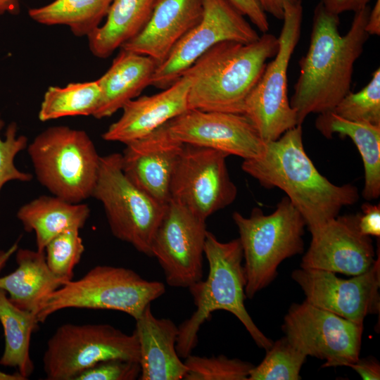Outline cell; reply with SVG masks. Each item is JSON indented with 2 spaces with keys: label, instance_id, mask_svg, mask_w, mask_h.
Returning a JSON list of instances; mask_svg holds the SVG:
<instances>
[{
  "label": "cell",
  "instance_id": "cell-1",
  "mask_svg": "<svg viewBox=\"0 0 380 380\" xmlns=\"http://www.w3.org/2000/svg\"><path fill=\"white\" fill-rule=\"evenodd\" d=\"M370 8L355 12L350 27L342 36L339 17L321 2L314 9L310 44L299 61L300 73L290 104L302 125L311 113L331 111L350 92L355 61L369 38L365 26Z\"/></svg>",
  "mask_w": 380,
  "mask_h": 380
},
{
  "label": "cell",
  "instance_id": "cell-2",
  "mask_svg": "<svg viewBox=\"0 0 380 380\" xmlns=\"http://www.w3.org/2000/svg\"><path fill=\"white\" fill-rule=\"evenodd\" d=\"M241 168L264 187L284 191L308 229L338 216L343 207L359 200L355 186L336 185L317 170L304 149L302 125L265 142L261 154L243 160Z\"/></svg>",
  "mask_w": 380,
  "mask_h": 380
},
{
  "label": "cell",
  "instance_id": "cell-3",
  "mask_svg": "<svg viewBox=\"0 0 380 380\" xmlns=\"http://www.w3.org/2000/svg\"><path fill=\"white\" fill-rule=\"evenodd\" d=\"M278 48V37L267 32L251 43L213 46L183 73L189 80V109L243 114L247 96Z\"/></svg>",
  "mask_w": 380,
  "mask_h": 380
},
{
  "label": "cell",
  "instance_id": "cell-4",
  "mask_svg": "<svg viewBox=\"0 0 380 380\" xmlns=\"http://www.w3.org/2000/svg\"><path fill=\"white\" fill-rule=\"evenodd\" d=\"M204 255L208 262V275L205 280L201 279L188 288L196 310L178 327L176 349L179 356L186 358L191 354L198 343L201 325L217 310L234 315L255 344L268 350L273 341L254 323L244 305L246 277L239 239L222 242L208 231Z\"/></svg>",
  "mask_w": 380,
  "mask_h": 380
},
{
  "label": "cell",
  "instance_id": "cell-5",
  "mask_svg": "<svg viewBox=\"0 0 380 380\" xmlns=\"http://www.w3.org/2000/svg\"><path fill=\"white\" fill-rule=\"evenodd\" d=\"M232 218L243 250L245 293L252 299L275 279L284 260L303 252L306 222L287 196L270 215L254 208L248 217L234 212Z\"/></svg>",
  "mask_w": 380,
  "mask_h": 380
},
{
  "label": "cell",
  "instance_id": "cell-6",
  "mask_svg": "<svg viewBox=\"0 0 380 380\" xmlns=\"http://www.w3.org/2000/svg\"><path fill=\"white\" fill-rule=\"evenodd\" d=\"M39 182L53 196L72 203L91 197L100 156L88 134L68 126H52L27 146Z\"/></svg>",
  "mask_w": 380,
  "mask_h": 380
},
{
  "label": "cell",
  "instance_id": "cell-7",
  "mask_svg": "<svg viewBox=\"0 0 380 380\" xmlns=\"http://www.w3.org/2000/svg\"><path fill=\"white\" fill-rule=\"evenodd\" d=\"M165 292L158 281H148L132 270L97 265L80 279L70 280L48 295L35 315L44 322L67 308L118 310L137 319L152 301Z\"/></svg>",
  "mask_w": 380,
  "mask_h": 380
},
{
  "label": "cell",
  "instance_id": "cell-8",
  "mask_svg": "<svg viewBox=\"0 0 380 380\" xmlns=\"http://www.w3.org/2000/svg\"><path fill=\"white\" fill-rule=\"evenodd\" d=\"M91 197L101 203L115 238L152 257V241L167 204L158 203L125 176L120 153L100 157Z\"/></svg>",
  "mask_w": 380,
  "mask_h": 380
},
{
  "label": "cell",
  "instance_id": "cell-9",
  "mask_svg": "<svg viewBox=\"0 0 380 380\" xmlns=\"http://www.w3.org/2000/svg\"><path fill=\"white\" fill-rule=\"evenodd\" d=\"M300 1L284 4L279 48L267 63L259 80L247 96L243 110L264 142L279 139L298 125L297 116L288 98V68L301 32Z\"/></svg>",
  "mask_w": 380,
  "mask_h": 380
},
{
  "label": "cell",
  "instance_id": "cell-10",
  "mask_svg": "<svg viewBox=\"0 0 380 380\" xmlns=\"http://www.w3.org/2000/svg\"><path fill=\"white\" fill-rule=\"evenodd\" d=\"M118 358L139 361L136 332L127 334L108 324H64L46 343L42 362L48 380H75L87 369Z\"/></svg>",
  "mask_w": 380,
  "mask_h": 380
},
{
  "label": "cell",
  "instance_id": "cell-11",
  "mask_svg": "<svg viewBox=\"0 0 380 380\" xmlns=\"http://www.w3.org/2000/svg\"><path fill=\"white\" fill-rule=\"evenodd\" d=\"M281 329L289 341L307 357L325 360L323 367H348L360 358L363 324L306 300L291 304Z\"/></svg>",
  "mask_w": 380,
  "mask_h": 380
},
{
  "label": "cell",
  "instance_id": "cell-12",
  "mask_svg": "<svg viewBox=\"0 0 380 380\" xmlns=\"http://www.w3.org/2000/svg\"><path fill=\"white\" fill-rule=\"evenodd\" d=\"M258 33L229 0H203V14L158 65L151 86L164 89L172 85L205 52L223 41L251 43Z\"/></svg>",
  "mask_w": 380,
  "mask_h": 380
},
{
  "label": "cell",
  "instance_id": "cell-13",
  "mask_svg": "<svg viewBox=\"0 0 380 380\" xmlns=\"http://www.w3.org/2000/svg\"><path fill=\"white\" fill-rule=\"evenodd\" d=\"M228 154L184 144L171 179L170 199L206 220L232 203L237 188L226 163Z\"/></svg>",
  "mask_w": 380,
  "mask_h": 380
},
{
  "label": "cell",
  "instance_id": "cell-14",
  "mask_svg": "<svg viewBox=\"0 0 380 380\" xmlns=\"http://www.w3.org/2000/svg\"><path fill=\"white\" fill-rule=\"evenodd\" d=\"M205 221L174 200L167 203L152 241L151 255L169 286L189 288L202 279Z\"/></svg>",
  "mask_w": 380,
  "mask_h": 380
},
{
  "label": "cell",
  "instance_id": "cell-15",
  "mask_svg": "<svg viewBox=\"0 0 380 380\" xmlns=\"http://www.w3.org/2000/svg\"><path fill=\"white\" fill-rule=\"evenodd\" d=\"M311 304L351 322L363 324L365 317L380 310V257L366 272L341 279L336 273L296 269L291 273Z\"/></svg>",
  "mask_w": 380,
  "mask_h": 380
},
{
  "label": "cell",
  "instance_id": "cell-16",
  "mask_svg": "<svg viewBox=\"0 0 380 380\" xmlns=\"http://www.w3.org/2000/svg\"><path fill=\"white\" fill-rule=\"evenodd\" d=\"M182 144L208 148L245 159L261 154L265 142L243 114L188 109L166 123Z\"/></svg>",
  "mask_w": 380,
  "mask_h": 380
},
{
  "label": "cell",
  "instance_id": "cell-17",
  "mask_svg": "<svg viewBox=\"0 0 380 380\" xmlns=\"http://www.w3.org/2000/svg\"><path fill=\"white\" fill-rule=\"evenodd\" d=\"M310 246L300 267L356 276L375 262L371 237L360 232L357 215L336 216L309 229Z\"/></svg>",
  "mask_w": 380,
  "mask_h": 380
},
{
  "label": "cell",
  "instance_id": "cell-18",
  "mask_svg": "<svg viewBox=\"0 0 380 380\" xmlns=\"http://www.w3.org/2000/svg\"><path fill=\"white\" fill-rule=\"evenodd\" d=\"M121 166L125 176L158 203L170 200V184L184 144L173 138L166 123L148 135L125 144Z\"/></svg>",
  "mask_w": 380,
  "mask_h": 380
},
{
  "label": "cell",
  "instance_id": "cell-19",
  "mask_svg": "<svg viewBox=\"0 0 380 380\" xmlns=\"http://www.w3.org/2000/svg\"><path fill=\"white\" fill-rule=\"evenodd\" d=\"M189 80L182 75L172 85L151 96L128 101L121 117L102 134L125 144L146 137L189 109Z\"/></svg>",
  "mask_w": 380,
  "mask_h": 380
},
{
  "label": "cell",
  "instance_id": "cell-20",
  "mask_svg": "<svg viewBox=\"0 0 380 380\" xmlns=\"http://www.w3.org/2000/svg\"><path fill=\"white\" fill-rule=\"evenodd\" d=\"M203 14V0H156L144 28L120 49L149 56L158 65Z\"/></svg>",
  "mask_w": 380,
  "mask_h": 380
},
{
  "label": "cell",
  "instance_id": "cell-21",
  "mask_svg": "<svg viewBox=\"0 0 380 380\" xmlns=\"http://www.w3.org/2000/svg\"><path fill=\"white\" fill-rule=\"evenodd\" d=\"M135 321L139 344V379H183L187 368L176 349L178 327L170 319L156 317L151 304Z\"/></svg>",
  "mask_w": 380,
  "mask_h": 380
},
{
  "label": "cell",
  "instance_id": "cell-22",
  "mask_svg": "<svg viewBox=\"0 0 380 380\" xmlns=\"http://www.w3.org/2000/svg\"><path fill=\"white\" fill-rule=\"evenodd\" d=\"M158 66L151 57L120 50L108 70L98 80L101 89L96 119L113 115L151 85Z\"/></svg>",
  "mask_w": 380,
  "mask_h": 380
},
{
  "label": "cell",
  "instance_id": "cell-23",
  "mask_svg": "<svg viewBox=\"0 0 380 380\" xmlns=\"http://www.w3.org/2000/svg\"><path fill=\"white\" fill-rule=\"evenodd\" d=\"M15 253L18 267L0 277V289L15 306L35 313L48 295L68 281L50 270L44 251L18 248Z\"/></svg>",
  "mask_w": 380,
  "mask_h": 380
},
{
  "label": "cell",
  "instance_id": "cell-24",
  "mask_svg": "<svg viewBox=\"0 0 380 380\" xmlns=\"http://www.w3.org/2000/svg\"><path fill=\"white\" fill-rule=\"evenodd\" d=\"M90 215L88 205L72 203L56 196H40L21 206L17 217L24 229L34 232L37 250L44 251L46 244L69 229H80Z\"/></svg>",
  "mask_w": 380,
  "mask_h": 380
},
{
  "label": "cell",
  "instance_id": "cell-25",
  "mask_svg": "<svg viewBox=\"0 0 380 380\" xmlns=\"http://www.w3.org/2000/svg\"><path fill=\"white\" fill-rule=\"evenodd\" d=\"M156 0H113L105 23L88 37L91 53L107 58L144 28Z\"/></svg>",
  "mask_w": 380,
  "mask_h": 380
},
{
  "label": "cell",
  "instance_id": "cell-26",
  "mask_svg": "<svg viewBox=\"0 0 380 380\" xmlns=\"http://www.w3.org/2000/svg\"><path fill=\"white\" fill-rule=\"evenodd\" d=\"M315 127L326 138L334 134L348 137L362 157L365 170L362 196L373 200L380 196V126L343 119L332 111L319 114Z\"/></svg>",
  "mask_w": 380,
  "mask_h": 380
},
{
  "label": "cell",
  "instance_id": "cell-27",
  "mask_svg": "<svg viewBox=\"0 0 380 380\" xmlns=\"http://www.w3.org/2000/svg\"><path fill=\"white\" fill-rule=\"evenodd\" d=\"M0 322L5 336L0 365L15 368L20 376L27 379L34 372L30 345L32 334L39 323L36 315L15 306L6 292L0 289Z\"/></svg>",
  "mask_w": 380,
  "mask_h": 380
},
{
  "label": "cell",
  "instance_id": "cell-28",
  "mask_svg": "<svg viewBox=\"0 0 380 380\" xmlns=\"http://www.w3.org/2000/svg\"><path fill=\"white\" fill-rule=\"evenodd\" d=\"M113 0H54L30 8L29 16L46 25L68 26L76 37H88L106 16Z\"/></svg>",
  "mask_w": 380,
  "mask_h": 380
},
{
  "label": "cell",
  "instance_id": "cell-29",
  "mask_svg": "<svg viewBox=\"0 0 380 380\" xmlns=\"http://www.w3.org/2000/svg\"><path fill=\"white\" fill-rule=\"evenodd\" d=\"M100 99L98 80L70 83L63 87H49L44 95L38 117L46 122L68 116H93Z\"/></svg>",
  "mask_w": 380,
  "mask_h": 380
},
{
  "label": "cell",
  "instance_id": "cell-30",
  "mask_svg": "<svg viewBox=\"0 0 380 380\" xmlns=\"http://www.w3.org/2000/svg\"><path fill=\"white\" fill-rule=\"evenodd\" d=\"M266 355L253 366L248 380H299L300 372L307 356L284 336L273 342Z\"/></svg>",
  "mask_w": 380,
  "mask_h": 380
},
{
  "label": "cell",
  "instance_id": "cell-31",
  "mask_svg": "<svg viewBox=\"0 0 380 380\" xmlns=\"http://www.w3.org/2000/svg\"><path fill=\"white\" fill-rule=\"evenodd\" d=\"M349 121L380 126V69L368 84L356 93L346 94L331 110Z\"/></svg>",
  "mask_w": 380,
  "mask_h": 380
},
{
  "label": "cell",
  "instance_id": "cell-32",
  "mask_svg": "<svg viewBox=\"0 0 380 380\" xmlns=\"http://www.w3.org/2000/svg\"><path fill=\"white\" fill-rule=\"evenodd\" d=\"M184 362L187 368L184 380H248L254 366L223 355L207 357L191 354Z\"/></svg>",
  "mask_w": 380,
  "mask_h": 380
},
{
  "label": "cell",
  "instance_id": "cell-33",
  "mask_svg": "<svg viewBox=\"0 0 380 380\" xmlns=\"http://www.w3.org/2000/svg\"><path fill=\"white\" fill-rule=\"evenodd\" d=\"M79 229H69L53 237L44 248L46 263L57 276L72 280L75 267L81 260L84 246Z\"/></svg>",
  "mask_w": 380,
  "mask_h": 380
},
{
  "label": "cell",
  "instance_id": "cell-34",
  "mask_svg": "<svg viewBox=\"0 0 380 380\" xmlns=\"http://www.w3.org/2000/svg\"><path fill=\"white\" fill-rule=\"evenodd\" d=\"M4 122L0 114V131ZM18 126L15 122H11L6 128L5 139L0 137V192L6 183L16 180L30 182L32 175L22 172L15 165V158L18 153L27 146V138L24 135H17Z\"/></svg>",
  "mask_w": 380,
  "mask_h": 380
},
{
  "label": "cell",
  "instance_id": "cell-35",
  "mask_svg": "<svg viewBox=\"0 0 380 380\" xmlns=\"http://www.w3.org/2000/svg\"><path fill=\"white\" fill-rule=\"evenodd\" d=\"M140 374L139 362L113 358L87 369L75 380H134L139 378Z\"/></svg>",
  "mask_w": 380,
  "mask_h": 380
},
{
  "label": "cell",
  "instance_id": "cell-36",
  "mask_svg": "<svg viewBox=\"0 0 380 380\" xmlns=\"http://www.w3.org/2000/svg\"><path fill=\"white\" fill-rule=\"evenodd\" d=\"M230 3L255 25L259 31L266 33L270 24L266 13L257 0H229Z\"/></svg>",
  "mask_w": 380,
  "mask_h": 380
},
{
  "label": "cell",
  "instance_id": "cell-37",
  "mask_svg": "<svg viewBox=\"0 0 380 380\" xmlns=\"http://www.w3.org/2000/svg\"><path fill=\"white\" fill-rule=\"evenodd\" d=\"M362 213L357 214L360 232L369 236H380V205L369 203L362 205Z\"/></svg>",
  "mask_w": 380,
  "mask_h": 380
},
{
  "label": "cell",
  "instance_id": "cell-38",
  "mask_svg": "<svg viewBox=\"0 0 380 380\" xmlns=\"http://www.w3.org/2000/svg\"><path fill=\"white\" fill-rule=\"evenodd\" d=\"M370 0H320L324 8L339 15L346 11L357 12L368 6Z\"/></svg>",
  "mask_w": 380,
  "mask_h": 380
},
{
  "label": "cell",
  "instance_id": "cell-39",
  "mask_svg": "<svg viewBox=\"0 0 380 380\" xmlns=\"http://www.w3.org/2000/svg\"><path fill=\"white\" fill-rule=\"evenodd\" d=\"M348 367L353 369L364 380L380 379V365L373 357L359 358L357 361Z\"/></svg>",
  "mask_w": 380,
  "mask_h": 380
},
{
  "label": "cell",
  "instance_id": "cell-40",
  "mask_svg": "<svg viewBox=\"0 0 380 380\" xmlns=\"http://www.w3.org/2000/svg\"><path fill=\"white\" fill-rule=\"evenodd\" d=\"M262 9L278 20H282L284 15V4L297 0H257Z\"/></svg>",
  "mask_w": 380,
  "mask_h": 380
},
{
  "label": "cell",
  "instance_id": "cell-41",
  "mask_svg": "<svg viewBox=\"0 0 380 380\" xmlns=\"http://www.w3.org/2000/svg\"><path fill=\"white\" fill-rule=\"evenodd\" d=\"M365 30L369 35H380V0H376L373 8L370 9Z\"/></svg>",
  "mask_w": 380,
  "mask_h": 380
},
{
  "label": "cell",
  "instance_id": "cell-42",
  "mask_svg": "<svg viewBox=\"0 0 380 380\" xmlns=\"http://www.w3.org/2000/svg\"><path fill=\"white\" fill-rule=\"evenodd\" d=\"M20 0H0V15L6 13L17 15L20 13Z\"/></svg>",
  "mask_w": 380,
  "mask_h": 380
},
{
  "label": "cell",
  "instance_id": "cell-43",
  "mask_svg": "<svg viewBox=\"0 0 380 380\" xmlns=\"http://www.w3.org/2000/svg\"><path fill=\"white\" fill-rule=\"evenodd\" d=\"M18 248V241H15L8 250L0 251V272L4 267L11 255Z\"/></svg>",
  "mask_w": 380,
  "mask_h": 380
},
{
  "label": "cell",
  "instance_id": "cell-44",
  "mask_svg": "<svg viewBox=\"0 0 380 380\" xmlns=\"http://www.w3.org/2000/svg\"><path fill=\"white\" fill-rule=\"evenodd\" d=\"M0 380H25L18 372L15 374H8L0 371Z\"/></svg>",
  "mask_w": 380,
  "mask_h": 380
},
{
  "label": "cell",
  "instance_id": "cell-45",
  "mask_svg": "<svg viewBox=\"0 0 380 380\" xmlns=\"http://www.w3.org/2000/svg\"><path fill=\"white\" fill-rule=\"evenodd\" d=\"M298 1H301L302 0H298Z\"/></svg>",
  "mask_w": 380,
  "mask_h": 380
}]
</instances>
